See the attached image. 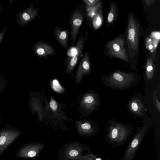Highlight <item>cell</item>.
I'll use <instances>...</instances> for the list:
<instances>
[{
	"label": "cell",
	"mask_w": 160,
	"mask_h": 160,
	"mask_svg": "<svg viewBox=\"0 0 160 160\" xmlns=\"http://www.w3.org/2000/svg\"><path fill=\"white\" fill-rule=\"evenodd\" d=\"M139 39V24L132 14L129 15L126 32V41L131 58L136 55Z\"/></svg>",
	"instance_id": "obj_1"
},
{
	"label": "cell",
	"mask_w": 160,
	"mask_h": 160,
	"mask_svg": "<svg viewBox=\"0 0 160 160\" xmlns=\"http://www.w3.org/2000/svg\"><path fill=\"white\" fill-rule=\"evenodd\" d=\"M125 45L124 37L122 35H119L107 43L108 52L111 56L128 63L129 55Z\"/></svg>",
	"instance_id": "obj_2"
},
{
	"label": "cell",
	"mask_w": 160,
	"mask_h": 160,
	"mask_svg": "<svg viewBox=\"0 0 160 160\" xmlns=\"http://www.w3.org/2000/svg\"><path fill=\"white\" fill-rule=\"evenodd\" d=\"M84 145L78 142L67 144L62 150L61 155L64 160H91L94 158L92 155L82 156Z\"/></svg>",
	"instance_id": "obj_3"
},
{
	"label": "cell",
	"mask_w": 160,
	"mask_h": 160,
	"mask_svg": "<svg viewBox=\"0 0 160 160\" xmlns=\"http://www.w3.org/2000/svg\"><path fill=\"white\" fill-rule=\"evenodd\" d=\"M20 130L6 125L0 130V156L20 135Z\"/></svg>",
	"instance_id": "obj_4"
},
{
	"label": "cell",
	"mask_w": 160,
	"mask_h": 160,
	"mask_svg": "<svg viewBox=\"0 0 160 160\" xmlns=\"http://www.w3.org/2000/svg\"><path fill=\"white\" fill-rule=\"evenodd\" d=\"M135 80L134 76L132 73L117 71L111 74L106 81L112 87L122 88L130 86Z\"/></svg>",
	"instance_id": "obj_5"
},
{
	"label": "cell",
	"mask_w": 160,
	"mask_h": 160,
	"mask_svg": "<svg viewBox=\"0 0 160 160\" xmlns=\"http://www.w3.org/2000/svg\"><path fill=\"white\" fill-rule=\"evenodd\" d=\"M85 16V13L80 7L76 8L72 12L69 22L71 25L70 44L72 46L75 44Z\"/></svg>",
	"instance_id": "obj_6"
},
{
	"label": "cell",
	"mask_w": 160,
	"mask_h": 160,
	"mask_svg": "<svg viewBox=\"0 0 160 160\" xmlns=\"http://www.w3.org/2000/svg\"><path fill=\"white\" fill-rule=\"evenodd\" d=\"M128 135V129L121 124L112 123L108 135V140L110 143L119 144L123 142Z\"/></svg>",
	"instance_id": "obj_7"
},
{
	"label": "cell",
	"mask_w": 160,
	"mask_h": 160,
	"mask_svg": "<svg viewBox=\"0 0 160 160\" xmlns=\"http://www.w3.org/2000/svg\"><path fill=\"white\" fill-rule=\"evenodd\" d=\"M98 104V101L96 94L92 92H88L82 96L79 103V111L82 115L92 112L95 109Z\"/></svg>",
	"instance_id": "obj_8"
},
{
	"label": "cell",
	"mask_w": 160,
	"mask_h": 160,
	"mask_svg": "<svg viewBox=\"0 0 160 160\" xmlns=\"http://www.w3.org/2000/svg\"><path fill=\"white\" fill-rule=\"evenodd\" d=\"M44 146V144L38 143L25 144L19 148L15 156L22 158H35L42 151Z\"/></svg>",
	"instance_id": "obj_9"
},
{
	"label": "cell",
	"mask_w": 160,
	"mask_h": 160,
	"mask_svg": "<svg viewBox=\"0 0 160 160\" xmlns=\"http://www.w3.org/2000/svg\"><path fill=\"white\" fill-rule=\"evenodd\" d=\"M146 128L143 127L133 137L124 155L123 160H132L146 132Z\"/></svg>",
	"instance_id": "obj_10"
},
{
	"label": "cell",
	"mask_w": 160,
	"mask_h": 160,
	"mask_svg": "<svg viewBox=\"0 0 160 160\" xmlns=\"http://www.w3.org/2000/svg\"><path fill=\"white\" fill-rule=\"evenodd\" d=\"M91 70V62L89 53L85 52L82 56L79 64L73 78L75 79V84H79L84 75H88Z\"/></svg>",
	"instance_id": "obj_11"
},
{
	"label": "cell",
	"mask_w": 160,
	"mask_h": 160,
	"mask_svg": "<svg viewBox=\"0 0 160 160\" xmlns=\"http://www.w3.org/2000/svg\"><path fill=\"white\" fill-rule=\"evenodd\" d=\"M35 51L37 55L41 58H46L49 56L54 57L56 54L52 46L42 40H39L37 42Z\"/></svg>",
	"instance_id": "obj_12"
},
{
	"label": "cell",
	"mask_w": 160,
	"mask_h": 160,
	"mask_svg": "<svg viewBox=\"0 0 160 160\" xmlns=\"http://www.w3.org/2000/svg\"><path fill=\"white\" fill-rule=\"evenodd\" d=\"M87 36H83L81 34L76 42L74 46L68 48L66 52L68 57L67 59L76 55H82V52L85 41Z\"/></svg>",
	"instance_id": "obj_13"
},
{
	"label": "cell",
	"mask_w": 160,
	"mask_h": 160,
	"mask_svg": "<svg viewBox=\"0 0 160 160\" xmlns=\"http://www.w3.org/2000/svg\"><path fill=\"white\" fill-rule=\"evenodd\" d=\"M62 26H57L54 29V33L57 41L63 48L68 50V38L69 32L68 29H63Z\"/></svg>",
	"instance_id": "obj_14"
},
{
	"label": "cell",
	"mask_w": 160,
	"mask_h": 160,
	"mask_svg": "<svg viewBox=\"0 0 160 160\" xmlns=\"http://www.w3.org/2000/svg\"><path fill=\"white\" fill-rule=\"evenodd\" d=\"M75 126L78 133L82 136L91 135L94 132L93 126L88 121L78 120L76 122Z\"/></svg>",
	"instance_id": "obj_15"
},
{
	"label": "cell",
	"mask_w": 160,
	"mask_h": 160,
	"mask_svg": "<svg viewBox=\"0 0 160 160\" xmlns=\"http://www.w3.org/2000/svg\"><path fill=\"white\" fill-rule=\"evenodd\" d=\"M129 108L131 112L138 115L142 116L144 113L143 104L138 98H135L130 101Z\"/></svg>",
	"instance_id": "obj_16"
},
{
	"label": "cell",
	"mask_w": 160,
	"mask_h": 160,
	"mask_svg": "<svg viewBox=\"0 0 160 160\" xmlns=\"http://www.w3.org/2000/svg\"><path fill=\"white\" fill-rule=\"evenodd\" d=\"M82 56L76 55L70 58L66 59L64 63L65 66V71L69 75L72 73Z\"/></svg>",
	"instance_id": "obj_17"
},
{
	"label": "cell",
	"mask_w": 160,
	"mask_h": 160,
	"mask_svg": "<svg viewBox=\"0 0 160 160\" xmlns=\"http://www.w3.org/2000/svg\"><path fill=\"white\" fill-rule=\"evenodd\" d=\"M110 9L107 14V25L109 26L115 21L117 15V8L115 2L110 3Z\"/></svg>",
	"instance_id": "obj_18"
},
{
	"label": "cell",
	"mask_w": 160,
	"mask_h": 160,
	"mask_svg": "<svg viewBox=\"0 0 160 160\" xmlns=\"http://www.w3.org/2000/svg\"><path fill=\"white\" fill-rule=\"evenodd\" d=\"M146 75L147 79L150 80L152 79L155 73V66L151 58L147 60L146 66Z\"/></svg>",
	"instance_id": "obj_19"
},
{
	"label": "cell",
	"mask_w": 160,
	"mask_h": 160,
	"mask_svg": "<svg viewBox=\"0 0 160 160\" xmlns=\"http://www.w3.org/2000/svg\"><path fill=\"white\" fill-rule=\"evenodd\" d=\"M103 13L102 10H99L92 19V26L95 30L99 28L103 24Z\"/></svg>",
	"instance_id": "obj_20"
},
{
	"label": "cell",
	"mask_w": 160,
	"mask_h": 160,
	"mask_svg": "<svg viewBox=\"0 0 160 160\" xmlns=\"http://www.w3.org/2000/svg\"><path fill=\"white\" fill-rule=\"evenodd\" d=\"M102 2L100 1L96 5L91 7H85L86 15L87 18L89 19H92L93 18L100 9L102 6Z\"/></svg>",
	"instance_id": "obj_21"
},
{
	"label": "cell",
	"mask_w": 160,
	"mask_h": 160,
	"mask_svg": "<svg viewBox=\"0 0 160 160\" xmlns=\"http://www.w3.org/2000/svg\"><path fill=\"white\" fill-rule=\"evenodd\" d=\"M49 83L52 89L58 94H62L65 92V88L61 85L57 79H52Z\"/></svg>",
	"instance_id": "obj_22"
},
{
	"label": "cell",
	"mask_w": 160,
	"mask_h": 160,
	"mask_svg": "<svg viewBox=\"0 0 160 160\" xmlns=\"http://www.w3.org/2000/svg\"><path fill=\"white\" fill-rule=\"evenodd\" d=\"M157 89L153 91V101L154 104L157 110L160 113V102L158 100L157 95Z\"/></svg>",
	"instance_id": "obj_23"
},
{
	"label": "cell",
	"mask_w": 160,
	"mask_h": 160,
	"mask_svg": "<svg viewBox=\"0 0 160 160\" xmlns=\"http://www.w3.org/2000/svg\"><path fill=\"white\" fill-rule=\"evenodd\" d=\"M82 1L86 5V7H91L96 5L101 1L99 0H83Z\"/></svg>",
	"instance_id": "obj_24"
},
{
	"label": "cell",
	"mask_w": 160,
	"mask_h": 160,
	"mask_svg": "<svg viewBox=\"0 0 160 160\" xmlns=\"http://www.w3.org/2000/svg\"><path fill=\"white\" fill-rule=\"evenodd\" d=\"M7 85L4 78L0 75V94L4 91Z\"/></svg>",
	"instance_id": "obj_25"
},
{
	"label": "cell",
	"mask_w": 160,
	"mask_h": 160,
	"mask_svg": "<svg viewBox=\"0 0 160 160\" xmlns=\"http://www.w3.org/2000/svg\"><path fill=\"white\" fill-rule=\"evenodd\" d=\"M22 17L25 20L27 21L30 20L31 18L30 15L26 12L23 14Z\"/></svg>",
	"instance_id": "obj_26"
},
{
	"label": "cell",
	"mask_w": 160,
	"mask_h": 160,
	"mask_svg": "<svg viewBox=\"0 0 160 160\" xmlns=\"http://www.w3.org/2000/svg\"><path fill=\"white\" fill-rule=\"evenodd\" d=\"M144 1L145 4L148 6L153 4L155 2L154 0H145Z\"/></svg>",
	"instance_id": "obj_27"
},
{
	"label": "cell",
	"mask_w": 160,
	"mask_h": 160,
	"mask_svg": "<svg viewBox=\"0 0 160 160\" xmlns=\"http://www.w3.org/2000/svg\"><path fill=\"white\" fill-rule=\"evenodd\" d=\"M96 160H101V159H100L98 158Z\"/></svg>",
	"instance_id": "obj_28"
},
{
	"label": "cell",
	"mask_w": 160,
	"mask_h": 160,
	"mask_svg": "<svg viewBox=\"0 0 160 160\" xmlns=\"http://www.w3.org/2000/svg\"></svg>",
	"instance_id": "obj_29"
}]
</instances>
